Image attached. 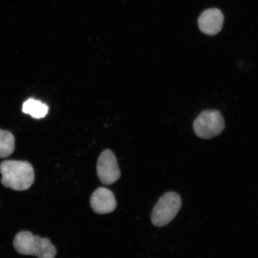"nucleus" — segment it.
I'll return each mask as SVG.
<instances>
[{
  "label": "nucleus",
  "mask_w": 258,
  "mask_h": 258,
  "mask_svg": "<svg viewBox=\"0 0 258 258\" xmlns=\"http://www.w3.org/2000/svg\"><path fill=\"white\" fill-rule=\"evenodd\" d=\"M1 182L6 188L15 191H25L34 182V171L30 163L26 161L6 160L0 164Z\"/></svg>",
  "instance_id": "nucleus-1"
},
{
  "label": "nucleus",
  "mask_w": 258,
  "mask_h": 258,
  "mask_svg": "<svg viewBox=\"0 0 258 258\" xmlns=\"http://www.w3.org/2000/svg\"><path fill=\"white\" fill-rule=\"evenodd\" d=\"M14 246L19 253L38 258H54L57 253L56 247L48 238H41L27 231L16 234Z\"/></svg>",
  "instance_id": "nucleus-2"
},
{
  "label": "nucleus",
  "mask_w": 258,
  "mask_h": 258,
  "mask_svg": "<svg viewBox=\"0 0 258 258\" xmlns=\"http://www.w3.org/2000/svg\"><path fill=\"white\" fill-rule=\"evenodd\" d=\"M181 206V199L178 194L173 191L164 194L153 208L151 221L158 227L169 224L176 217Z\"/></svg>",
  "instance_id": "nucleus-3"
},
{
  "label": "nucleus",
  "mask_w": 258,
  "mask_h": 258,
  "mask_svg": "<svg viewBox=\"0 0 258 258\" xmlns=\"http://www.w3.org/2000/svg\"><path fill=\"white\" fill-rule=\"evenodd\" d=\"M225 121L218 110H206L200 114L194 121L193 128L197 136L202 139H211L224 131Z\"/></svg>",
  "instance_id": "nucleus-4"
},
{
  "label": "nucleus",
  "mask_w": 258,
  "mask_h": 258,
  "mask_svg": "<svg viewBox=\"0 0 258 258\" xmlns=\"http://www.w3.org/2000/svg\"><path fill=\"white\" fill-rule=\"evenodd\" d=\"M96 169L103 184L111 185L120 179L121 172L117 160L111 150H105L100 155Z\"/></svg>",
  "instance_id": "nucleus-5"
},
{
  "label": "nucleus",
  "mask_w": 258,
  "mask_h": 258,
  "mask_svg": "<svg viewBox=\"0 0 258 258\" xmlns=\"http://www.w3.org/2000/svg\"><path fill=\"white\" fill-rule=\"evenodd\" d=\"M90 205L96 214H108L115 211L117 202L114 194L104 187H99L92 194Z\"/></svg>",
  "instance_id": "nucleus-6"
},
{
  "label": "nucleus",
  "mask_w": 258,
  "mask_h": 258,
  "mask_svg": "<svg viewBox=\"0 0 258 258\" xmlns=\"http://www.w3.org/2000/svg\"><path fill=\"white\" fill-rule=\"evenodd\" d=\"M224 17L220 10L209 9L206 10L200 16L198 24L200 30L208 35H215L221 30Z\"/></svg>",
  "instance_id": "nucleus-7"
},
{
  "label": "nucleus",
  "mask_w": 258,
  "mask_h": 258,
  "mask_svg": "<svg viewBox=\"0 0 258 258\" xmlns=\"http://www.w3.org/2000/svg\"><path fill=\"white\" fill-rule=\"evenodd\" d=\"M22 111L35 118H41L47 114L48 108L47 105L38 100L30 99L24 102Z\"/></svg>",
  "instance_id": "nucleus-8"
},
{
  "label": "nucleus",
  "mask_w": 258,
  "mask_h": 258,
  "mask_svg": "<svg viewBox=\"0 0 258 258\" xmlns=\"http://www.w3.org/2000/svg\"><path fill=\"white\" fill-rule=\"evenodd\" d=\"M15 138L11 132L0 130V158L8 157L15 151Z\"/></svg>",
  "instance_id": "nucleus-9"
}]
</instances>
